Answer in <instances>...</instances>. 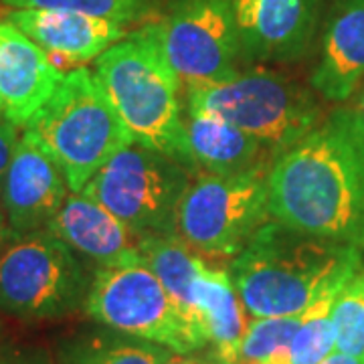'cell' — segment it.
<instances>
[{"mask_svg": "<svg viewBox=\"0 0 364 364\" xmlns=\"http://www.w3.org/2000/svg\"><path fill=\"white\" fill-rule=\"evenodd\" d=\"M93 75L134 144L174 158L191 172L196 170L178 102L181 79L164 53L156 23L128 33L102 53Z\"/></svg>", "mask_w": 364, "mask_h": 364, "instance_id": "3957f363", "label": "cell"}, {"mask_svg": "<svg viewBox=\"0 0 364 364\" xmlns=\"http://www.w3.org/2000/svg\"><path fill=\"white\" fill-rule=\"evenodd\" d=\"M83 308L95 322L124 336L154 342L172 352L188 354L207 346L205 334L186 320L142 259L97 267Z\"/></svg>", "mask_w": 364, "mask_h": 364, "instance_id": "8992f818", "label": "cell"}, {"mask_svg": "<svg viewBox=\"0 0 364 364\" xmlns=\"http://www.w3.org/2000/svg\"><path fill=\"white\" fill-rule=\"evenodd\" d=\"M63 170L71 193L134 144L114 104L87 67L67 71L53 95L23 128Z\"/></svg>", "mask_w": 364, "mask_h": 364, "instance_id": "277c9868", "label": "cell"}, {"mask_svg": "<svg viewBox=\"0 0 364 364\" xmlns=\"http://www.w3.org/2000/svg\"><path fill=\"white\" fill-rule=\"evenodd\" d=\"M168 348L140 338H87L67 348L63 364H162Z\"/></svg>", "mask_w": 364, "mask_h": 364, "instance_id": "44dd1931", "label": "cell"}, {"mask_svg": "<svg viewBox=\"0 0 364 364\" xmlns=\"http://www.w3.org/2000/svg\"><path fill=\"white\" fill-rule=\"evenodd\" d=\"M57 235L79 257L97 267L140 261V235L83 193H69L63 207L45 227Z\"/></svg>", "mask_w": 364, "mask_h": 364, "instance_id": "5bb4252c", "label": "cell"}, {"mask_svg": "<svg viewBox=\"0 0 364 364\" xmlns=\"http://www.w3.org/2000/svg\"><path fill=\"white\" fill-rule=\"evenodd\" d=\"M69 193L65 174L57 162L21 134L0 191V208L14 235L45 229Z\"/></svg>", "mask_w": 364, "mask_h": 364, "instance_id": "7c38bea8", "label": "cell"}, {"mask_svg": "<svg viewBox=\"0 0 364 364\" xmlns=\"http://www.w3.org/2000/svg\"><path fill=\"white\" fill-rule=\"evenodd\" d=\"M4 18L43 51L71 63L93 61L126 37L124 25L81 13L11 9Z\"/></svg>", "mask_w": 364, "mask_h": 364, "instance_id": "9a60e30c", "label": "cell"}, {"mask_svg": "<svg viewBox=\"0 0 364 364\" xmlns=\"http://www.w3.org/2000/svg\"><path fill=\"white\" fill-rule=\"evenodd\" d=\"M156 25L170 65L186 90L239 71L241 41L233 0H170Z\"/></svg>", "mask_w": 364, "mask_h": 364, "instance_id": "30bf717a", "label": "cell"}, {"mask_svg": "<svg viewBox=\"0 0 364 364\" xmlns=\"http://www.w3.org/2000/svg\"><path fill=\"white\" fill-rule=\"evenodd\" d=\"M186 112L233 124L273 158L306 138L324 117L312 90L269 69L237 71L231 77L186 90Z\"/></svg>", "mask_w": 364, "mask_h": 364, "instance_id": "5b68a950", "label": "cell"}, {"mask_svg": "<svg viewBox=\"0 0 364 364\" xmlns=\"http://www.w3.org/2000/svg\"><path fill=\"white\" fill-rule=\"evenodd\" d=\"M342 287L324 291L301 312L298 330L289 346V364H320L334 352L332 306Z\"/></svg>", "mask_w": 364, "mask_h": 364, "instance_id": "ffe728a7", "label": "cell"}, {"mask_svg": "<svg viewBox=\"0 0 364 364\" xmlns=\"http://www.w3.org/2000/svg\"><path fill=\"white\" fill-rule=\"evenodd\" d=\"M364 81V0H338L326 23L312 87L328 102L344 104Z\"/></svg>", "mask_w": 364, "mask_h": 364, "instance_id": "2e32d148", "label": "cell"}, {"mask_svg": "<svg viewBox=\"0 0 364 364\" xmlns=\"http://www.w3.org/2000/svg\"><path fill=\"white\" fill-rule=\"evenodd\" d=\"M142 261L154 272L170 298L181 308L191 324L200 332L195 306V287L200 273L207 269L205 259L188 247L176 235H154L140 239ZM207 340V338H205Z\"/></svg>", "mask_w": 364, "mask_h": 364, "instance_id": "d6986e66", "label": "cell"}, {"mask_svg": "<svg viewBox=\"0 0 364 364\" xmlns=\"http://www.w3.org/2000/svg\"><path fill=\"white\" fill-rule=\"evenodd\" d=\"M0 364H51L47 354L37 348L0 346Z\"/></svg>", "mask_w": 364, "mask_h": 364, "instance_id": "484cf974", "label": "cell"}, {"mask_svg": "<svg viewBox=\"0 0 364 364\" xmlns=\"http://www.w3.org/2000/svg\"><path fill=\"white\" fill-rule=\"evenodd\" d=\"M298 316H269L249 320L237 363L289 364V346L299 326Z\"/></svg>", "mask_w": 364, "mask_h": 364, "instance_id": "7402d4cb", "label": "cell"}, {"mask_svg": "<svg viewBox=\"0 0 364 364\" xmlns=\"http://www.w3.org/2000/svg\"><path fill=\"white\" fill-rule=\"evenodd\" d=\"M237 364H269V363H237Z\"/></svg>", "mask_w": 364, "mask_h": 364, "instance_id": "4dcf8cb0", "label": "cell"}, {"mask_svg": "<svg viewBox=\"0 0 364 364\" xmlns=\"http://www.w3.org/2000/svg\"><path fill=\"white\" fill-rule=\"evenodd\" d=\"M18 138H21L18 128L0 117V191H2V181H4L9 162L14 154V148L18 144Z\"/></svg>", "mask_w": 364, "mask_h": 364, "instance_id": "d4e9b609", "label": "cell"}, {"mask_svg": "<svg viewBox=\"0 0 364 364\" xmlns=\"http://www.w3.org/2000/svg\"><path fill=\"white\" fill-rule=\"evenodd\" d=\"M320 364H364L363 360L354 358V356H348V354H342V352L334 350L330 356H326L324 360Z\"/></svg>", "mask_w": 364, "mask_h": 364, "instance_id": "83f0119b", "label": "cell"}, {"mask_svg": "<svg viewBox=\"0 0 364 364\" xmlns=\"http://www.w3.org/2000/svg\"><path fill=\"white\" fill-rule=\"evenodd\" d=\"M272 164L239 172L208 174L191 181L182 196L176 237L205 257H231L245 247L269 217L267 172Z\"/></svg>", "mask_w": 364, "mask_h": 364, "instance_id": "ba28073f", "label": "cell"}, {"mask_svg": "<svg viewBox=\"0 0 364 364\" xmlns=\"http://www.w3.org/2000/svg\"><path fill=\"white\" fill-rule=\"evenodd\" d=\"M191 170L162 152L130 144L97 170L83 195L104 205L140 237L176 235Z\"/></svg>", "mask_w": 364, "mask_h": 364, "instance_id": "9c48e42d", "label": "cell"}, {"mask_svg": "<svg viewBox=\"0 0 364 364\" xmlns=\"http://www.w3.org/2000/svg\"><path fill=\"white\" fill-rule=\"evenodd\" d=\"M356 95V104H354V112L360 116V119L364 122V81H363V85L358 87V91L354 93Z\"/></svg>", "mask_w": 364, "mask_h": 364, "instance_id": "f546056e", "label": "cell"}, {"mask_svg": "<svg viewBox=\"0 0 364 364\" xmlns=\"http://www.w3.org/2000/svg\"><path fill=\"white\" fill-rule=\"evenodd\" d=\"M63 71L35 41L0 18V117L16 128L39 112L63 79Z\"/></svg>", "mask_w": 364, "mask_h": 364, "instance_id": "4fadbf2b", "label": "cell"}, {"mask_svg": "<svg viewBox=\"0 0 364 364\" xmlns=\"http://www.w3.org/2000/svg\"><path fill=\"white\" fill-rule=\"evenodd\" d=\"M0 4L9 9L81 13L119 25H130L152 13L156 0H0Z\"/></svg>", "mask_w": 364, "mask_h": 364, "instance_id": "cb8c5ba5", "label": "cell"}, {"mask_svg": "<svg viewBox=\"0 0 364 364\" xmlns=\"http://www.w3.org/2000/svg\"><path fill=\"white\" fill-rule=\"evenodd\" d=\"M269 217L364 251V122L336 107L267 172Z\"/></svg>", "mask_w": 364, "mask_h": 364, "instance_id": "6da1fadb", "label": "cell"}, {"mask_svg": "<svg viewBox=\"0 0 364 364\" xmlns=\"http://www.w3.org/2000/svg\"><path fill=\"white\" fill-rule=\"evenodd\" d=\"M162 364H205L200 360H196L193 356H186V354H181V352H172L170 350L166 354V358L162 360Z\"/></svg>", "mask_w": 364, "mask_h": 364, "instance_id": "f1b7e54d", "label": "cell"}, {"mask_svg": "<svg viewBox=\"0 0 364 364\" xmlns=\"http://www.w3.org/2000/svg\"><path fill=\"white\" fill-rule=\"evenodd\" d=\"M14 231L11 229V225L6 221V217H4V213H2V208H0V253H2V249L6 247L11 241H13Z\"/></svg>", "mask_w": 364, "mask_h": 364, "instance_id": "4316f807", "label": "cell"}, {"mask_svg": "<svg viewBox=\"0 0 364 364\" xmlns=\"http://www.w3.org/2000/svg\"><path fill=\"white\" fill-rule=\"evenodd\" d=\"M363 249L318 239L269 219L229 263L251 318L298 316L314 299L352 279Z\"/></svg>", "mask_w": 364, "mask_h": 364, "instance_id": "7a4b0ae2", "label": "cell"}, {"mask_svg": "<svg viewBox=\"0 0 364 364\" xmlns=\"http://www.w3.org/2000/svg\"><path fill=\"white\" fill-rule=\"evenodd\" d=\"M90 284L77 253L49 229L14 235L0 253V310L21 320L75 312Z\"/></svg>", "mask_w": 364, "mask_h": 364, "instance_id": "52a82bcc", "label": "cell"}, {"mask_svg": "<svg viewBox=\"0 0 364 364\" xmlns=\"http://www.w3.org/2000/svg\"><path fill=\"white\" fill-rule=\"evenodd\" d=\"M334 350L364 363V273H356L338 291L332 306Z\"/></svg>", "mask_w": 364, "mask_h": 364, "instance_id": "603a6c76", "label": "cell"}, {"mask_svg": "<svg viewBox=\"0 0 364 364\" xmlns=\"http://www.w3.org/2000/svg\"><path fill=\"white\" fill-rule=\"evenodd\" d=\"M322 0H233L241 55L257 61H296L310 49Z\"/></svg>", "mask_w": 364, "mask_h": 364, "instance_id": "8fae6325", "label": "cell"}, {"mask_svg": "<svg viewBox=\"0 0 364 364\" xmlns=\"http://www.w3.org/2000/svg\"><path fill=\"white\" fill-rule=\"evenodd\" d=\"M198 324L219 364H237L249 320L245 304L227 269L208 267L195 287Z\"/></svg>", "mask_w": 364, "mask_h": 364, "instance_id": "e0dca14e", "label": "cell"}, {"mask_svg": "<svg viewBox=\"0 0 364 364\" xmlns=\"http://www.w3.org/2000/svg\"><path fill=\"white\" fill-rule=\"evenodd\" d=\"M184 124L196 170L203 168L208 174H239L273 164L275 160L255 138L221 117L186 112Z\"/></svg>", "mask_w": 364, "mask_h": 364, "instance_id": "ac0fdd59", "label": "cell"}]
</instances>
